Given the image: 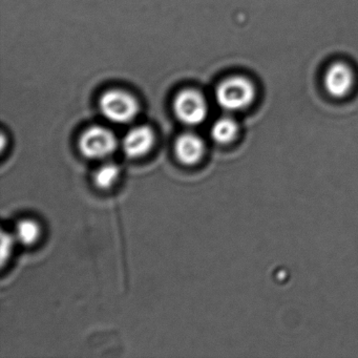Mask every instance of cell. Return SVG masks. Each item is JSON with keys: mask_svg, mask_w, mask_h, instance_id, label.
I'll use <instances>...</instances> for the list:
<instances>
[{"mask_svg": "<svg viewBox=\"0 0 358 358\" xmlns=\"http://www.w3.org/2000/svg\"><path fill=\"white\" fill-rule=\"evenodd\" d=\"M217 103L225 110L236 112L248 108L255 98V87L249 79L236 76L220 83L215 93Z\"/></svg>", "mask_w": 358, "mask_h": 358, "instance_id": "obj_1", "label": "cell"}, {"mask_svg": "<svg viewBox=\"0 0 358 358\" xmlns=\"http://www.w3.org/2000/svg\"><path fill=\"white\" fill-rule=\"evenodd\" d=\"M100 110L108 120L116 123H127L139 112L136 98L122 90L106 92L100 99Z\"/></svg>", "mask_w": 358, "mask_h": 358, "instance_id": "obj_2", "label": "cell"}, {"mask_svg": "<svg viewBox=\"0 0 358 358\" xmlns=\"http://www.w3.org/2000/svg\"><path fill=\"white\" fill-rule=\"evenodd\" d=\"M117 138L110 129L90 127L79 139V150L89 159H103L116 150Z\"/></svg>", "mask_w": 358, "mask_h": 358, "instance_id": "obj_3", "label": "cell"}, {"mask_svg": "<svg viewBox=\"0 0 358 358\" xmlns=\"http://www.w3.org/2000/svg\"><path fill=\"white\" fill-rule=\"evenodd\" d=\"M176 116L186 125H198L207 116V103L204 97L194 90L180 92L173 102Z\"/></svg>", "mask_w": 358, "mask_h": 358, "instance_id": "obj_4", "label": "cell"}, {"mask_svg": "<svg viewBox=\"0 0 358 358\" xmlns=\"http://www.w3.org/2000/svg\"><path fill=\"white\" fill-rule=\"evenodd\" d=\"M354 76L351 69L343 62H336L327 70L324 85L327 93L334 98H343L351 92Z\"/></svg>", "mask_w": 358, "mask_h": 358, "instance_id": "obj_5", "label": "cell"}, {"mask_svg": "<svg viewBox=\"0 0 358 358\" xmlns=\"http://www.w3.org/2000/svg\"><path fill=\"white\" fill-rule=\"evenodd\" d=\"M154 142L155 135L152 129L137 127L125 135L122 141L123 152L129 158H139L152 150Z\"/></svg>", "mask_w": 358, "mask_h": 358, "instance_id": "obj_6", "label": "cell"}, {"mask_svg": "<svg viewBox=\"0 0 358 358\" xmlns=\"http://www.w3.org/2000/svg\"><path fill=\"white\" fill-rule=\"evenodd\" d=\"M175 152L178 160L183 164H196L204 156V141L194 134H183L176 141Z\"/></svg>", "mask_w": 358, "mask_h": 358, "instance_id": "obj_7", "label": "cell"}, {"mask_svg": "<svg viewBox=\"0 0 358 358\" xmlns=\"http://www.w3.org/2000/svg\"><path fill=\"white\" fill-rule=\"evenodd\" d=\"M238 133V125L234 119L225 118L219 119L215 121L211 129V136L213 140L220 144H228L236 139Z\"/></svg>", "mask_w": 358, "mask_h": 358, "instance_id": "obj_8", "label": "cell"}, {"mask_svg": "<svg viewBox=\"0 0 358 358\" xmlns=\"http://www.w3.org/2000/svg\"><path fill=\"white\" fill-rule=\"evenodd\" d=\"M39 236H41V226L34 220L24 219L17 224L16 238L22 244L30 246L38 240Z\"/></svg>", "mask_w": 358, "mask_h": 358, "instance_id": "obj_9", "label": "cell"}, {"mask_svg": "<svg viewBox=\"0 0 358 358\" xmlns=\"http://www.w3.org/2000/svg\"><path fill=\"white\" fill-rule=\"evenodd\" d=\"M119 175H120L119 167L114 163H108L96 171L94 182L100 189H108L116 183Z\"/></svg>", "mask_w": 358, "mask_h": 358, "instance_id": "obj_10", "label": "cell"}, {"mask_svg": "<svg viewBox=\"0 0 358 358\" xmlns=\"http://www.w3.org/2000/svg\"><path fill=\"white\" fill-rule=\"evenodd\" d=\"M13 236H10L9 234H6L5 231L1 234V259H3V264H5L6 259L9 257L12 248H13Z\"/></svg>", "mask_w": 358, "mask_h": 358, "instance_id": "obj_11", "label": "cell"}]
</instances>
